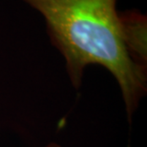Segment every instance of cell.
<instances>
[{
	"mask_svg": "<svg viewBox=\"0 0 147 147\" xmlns=\"http://www.w3.org/2000/svg\"><path fill=\"white\" fill-rule=\"evenodd\" d=\"M23 1L44 17L51 42L64 57L73 86H80L87 65L105 67L117 80L131 118L146 92V65L137 63L127 51L117 0Z\"/></svg>",
	"mask_w": 147,
	"mask_h": 147,
	"instance_id": "1",
	"label": "cell"
},
{
	"mask_svg": "<svg viewBox=\"0 0 147 147\" xmlns=\"http://www.w3.org/2000/svg\"><path fill=\"white\" fill-rule=\"evenodd\" d=\"M123 39L130 56L146 65V16L137 10L118 12Z\"/></svg>",
	"mask_w": 147,
	"mask_h": 147,
	"instance_id": "2",
	"label": "cell"
},
{
	"mask_svg": "<svg viewBox=\"0 0 147 147\" xmlns=\"http://www.w3.org/2000/svg\"><path fill=\"white\" fill-rule=\"evenodd\" d=\"M43 147H61V146H59L58 144H55V143H50V144L43 146Z\"/></svg>",
	"mask_w": 147,
	"mask_h": 147,
	"instance_id": "3",
	"label": "cell"
}]
</instances>
